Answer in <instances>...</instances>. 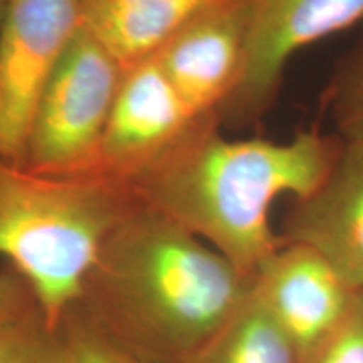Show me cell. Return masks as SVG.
<instances>
[{"label": "cell", "mask_w": 363, "mask_h": 363, "mask_svg": "<svg viewBox=\"0 0 363 363\" xmlns=\"http://www.w3.org/2000/svg\"><path fill=\"white\" fill-rule=\"evenodd\" d=\"M252 281L136 199L71 308L147 363H184L229 321Z\"/></svg>", "instance_id": "obj_1"}, {"label": "cell", "mask_w": 363, "mask_h": 363, "mask_svg": "<svg viewBox=\"0 0 363 363\" xmlns=\"http://www.w3.org/2000/svg\"><path fill=\"white\" fill-rule=\"evenodd\" d=\"M184 363H301V357L251 286L229 321Z\"/></svg>", "instance_id": "obj_12"}, {"label": "cell", "mask_w": 363, "mask_h": 363, "mask_svg": "<svg viewBox=\"0 0 363 363\" xmlns=\"http://www.w3.org/2000/svg\"><path fill=\"white\" fill-rule=\"evenodd\" d=\"M125 67L79 26L35 106L24 167L56 177L101 174V145Z\"/></svg>", "instance_id": "obj_4"}, {"label": "cell", "mask_w": 363, "mask_h": 363, "mask_svg": "<svg viewBox=\"0 0 363 363\" xmlns=\"http://www.w3.org/2000/svg\"><path fill=\"white\" fill-rule=\"evenodd\" d=\"M247 44L239 86L219 123L259 126L278 101L294 54L362 24L363 0H246Z\"/></svg>", "instance_id": "obj_5"}, {"label": "cell", "mask_w": 363, "mask_h": 363, "mask_svg": "<svg viewBox=\"0 0 363 363\" xmlns=\"http://www.w3.org/2000/svg\"><path fill=\"white\" fill-rule=\"evenodd\" d=\"M247 2L225 0L177 33L155 59L199 120L217 118L242 76Z\"/></svg>", "instance_id": "obj_8"}, {"label": "cell", "mask_w": 363, "mask_h": 363, "mask_svg": "<svg viewBox=\"0 0 363 363\" xmlns=\"http://www.w3.org/2000/svg\"><path fill=\"white\" fill-rule=\"evenodd\" d=\"M0 363H71L61 330L52 328L38 308L0 326Z\"/></svg>", "instance_id": "obj_14"}, {"label": "cell", "mask_w": 363, "mask_h": 363, "mask_svg": "<svg viewBox=\"0 0 363 363\" xmlns=\"http://www.w3.org/2000/svg\"><path fill=\"white\" fill-rule=\"evenodd\" d=\"M136 199L113 177L45 175L0 160V257L52 328L79 299L104 240Z\"/></svg>", "instance_id": "obj_3"}, {"label": "cell", "mask_w": 363, "mask_h": 363, "mask_svg": "<svg viewBox=\"0 0 363 363\" xmlns=\"http://www.w3.org/2000/svg\"><path fill=\"white\" fill-rule=\"evenodd\" d=\"M342 147L337 133L316 126L284 142L230 140L217 118H206L128 185L254 279L281 247L269 219L274 202L315 190Z\"/></svg>", "instance_id": "obj_2"}, {"label": "cell", "mask_w": 363, "mask_h": 363, "mask_svg": "<svg viewBox=\"0 0 363 363\" xmlns=\"http://www.w3.org/2000/svg\"><path fill=\"white\" fill-rule=\"evenodd\" d=\"M278 235L313 249L352 291H363V145L343 142L320 185L291 199Z\"/></svg>", "instance_id": "obj_9"}, {"label": "cell", "mask_w": 363, "mask_h": 363, "mask_svg": "<svg viewBox=\"0 0 363 363\" xmlns=\"http://www.w3.org/2000/svg\"><path fill=\"white\" fill-rule=\"evenodd\" d=\"M6 2H7V0H0V22H2V16H4V9H6Z\"/></svg>", "instance_id": "obj_18"}, {"label": "cell", "mask_w": 363, "mask_h": 363, "mask_svg": "<svg viewBox=\"0 0 363 363\" xmlns=\"http://www.w3.org/2000/svg\"><path fill=\"white\" fill-rule=\"evenodd\" d=\"M323 101L340 138L363 145V22L355 43L335 65Z\"/></svg>", "instance_id": "obj_13"}, {"label": "cell", "mask_w": 363, "mask_h": 363, "mask_svg": "<svg viewBox=\"0 0 363 363\" xmlns=\"http://www.w3.org/2000/svg\"><path fill=\"white\" fill-rule=\"evenodd\" d=\"M79 26V0L6 2L0 22V160L24 167L35 106Z\"/></svg>", "instance_id": "obj_6"}, {"label": "cell", "mask_w": 363, "mask_h": 363, "mask_svg": "<svg viewBox=\"0 0 363 363\" xmlns=\"http://www.w3.org/2000/svg\"><path fill=\"white\" fill-rule=\"evenodd\" d=\"M199 121L155 56L128 67L104 130L101 174L130 184L167 155Z\"/></svg>", "instance_id": "obj_7"}, {"label": "cell", "mask_w": 363, "mask_h": 363, "mask_svg": "<svg viewBox=\"0 0 363 363\" xmlns=\"http://www.w3.org/2000/svg\"><path fill=\"white\" fill-rule=\"evenodd\" d=\"M225 0H79L81 26L125 69L158 51L203 12Z\"/></svg>", "instance_id": "obj_11"}, {"label": "cell", "mask_w": 363, "mask_h": 363, "mask_svg": "<svg viewBox=\"0 0 363 363\" xmlns=\"http://www.w3.org/2000/svg\"><path fill=\"white\" fill-rule=\"evenodd\" d=\"M71 363H147L108 337L76 308L59 321Z\"/></svg>", "instance_id": "obj_15"}, {"label": "cell", "mask_w": 363, "mask_h": 363, "mask_svg": "<svg viewBox=\"0 0 363 363\" xmlns=\"http://www.w3.org/2000/svg\"><path fill=\"white\" fill-rule=\"evenodd\" d=\"M252 286L301 362L337 328L355 296L320 254L299 244H281Z\"/></svg>", "instance_id": "obj_10"}, {"label": "cell", "mask_w": 363, "mask_h": 363, "mask_svg": "<svg viewBox=\"0 0 363 363\" xmlns=\"http://www.w3.org/2000/svg\"><path fill=\"white\" fill-rule=\"evenodd\" d=\"M301 363H363V291L355 293L340 325Z\"/></svg>", "instance_id": "obj_16"}, {"label": "cell", "mask_w": 363, "mask_h": 363, "mask_svg": "<svg viewBox=\"0 0 363 363\" xmlns=\"http://www.w3.org/2000/svg\"><path fill=\"white\" fill-rule=\"evenodd\" d=\"M33 291L16 271H0V326L12 323L19 318L38 310Z\"/></svg>", "instance_id": "obj_17"}]
</instances>
